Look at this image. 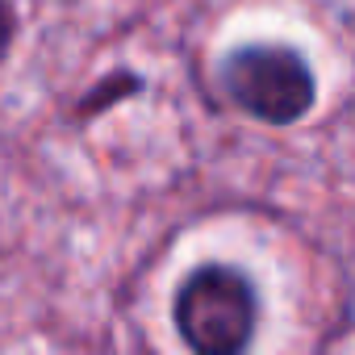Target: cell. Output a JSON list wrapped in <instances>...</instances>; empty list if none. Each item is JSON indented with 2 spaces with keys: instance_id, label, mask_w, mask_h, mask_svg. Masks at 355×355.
<instances>
[{
  "instance_id": "obj_1",
  "label": "cell",
  "mask_w": 355,
  "mask_h": 355,
  "mask_svg": "<svg viewBox=\"0 0 355 355\" xmlns=\"http://www.w3.org/2000/svg\"><path fill=\"white\" fill-rule=\"evenodd\" d=\"M171 322L197 355H239L259 322L255 280L234 263H201L175 288Z\"/></svg>"
},
{
  "instance_id": "obj_2",
  "label": "cell",
  "mask_w": 355,
  "mask_h": 355,
  "mask_svg": "<svg viewBox=\"0 0 355 355\" xmlns=\"http://www.w3.org/2000/svg\"><path fill=\"white\" fill-rule=\"evenodd\" d=\"M234 109L268 125H293L318 105V80L301 51L284 42H239L218 67Z\"/></svg>"
},
{
  "instance_id": "obj_3",
  "label": "cell",
  "mask_w": 355,
  "mask_h": 355,
  "mask_svg": "<svg viewBox=\"0 0 355 355\" xmlns=\"http://www.w3.org/2000/svg\"><path fill=\"white\" fill-rule=\"evenodd\" d=\"M13 42H17V9L9 5V0H0V63L9 59Z\"/></svg>"
}]
</instances>
